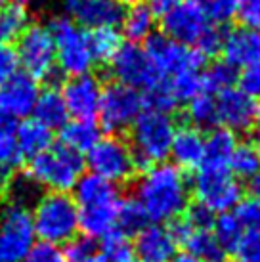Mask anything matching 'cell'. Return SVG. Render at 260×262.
I'll use <instances>...</instances> for the list:
<instances>
[{
	"label": "cell",
	"mask_w": 260,
	"mask_h": 262,
	"mask_svg": "<svg viewBox=\"0 0 260 262\" xmlns=\"http://www.w3.org/2000/svg\"><path fill=\"white\" fill-rule=\"evenodd\" d=\"M189 4H193V6L201 8V10H205V6L209 4V0H188Z\"/></svg>",
	"instance_id": "54"
},
{
	"label": "cell",
	"mask_w": 260,
	"mask_h": 262,
	"mask_svg": "<svg viewBox=\"0 0 260 262\" xmlns=\"http://www.w3.org/2000/svg\"><path fill=\"white\" fill-rule=\"evenodd\" d=\"M75 203L79 209H88V207H101V205H117L121 201V193L115 184L103 180L100 176L82 174L79 182L75 184Z\"/></svg>",
	"instance_id": "21"
},
{
	"label": "cell",
	"mask_w": 260,
	"mask_h": 262,
	"mask_svg": "<svg viewBox=\"0 0 260 262\" xmlns=\"http://www.w3.org/2000/svg\"><path fill=\"white\" fill-rule=\"evenodd\" d=\"M56 46V66L67 77L90 73L96 66L90 42H88V31L79 27L71 21L67 15L54 17L48 25Z\"/></svg>",
	"instance_id": "5"
},
{
	"label": "cell",
	"mask_w": 260,
	"mask_h": 262,
	"mask_svg": "<svg viewBox=\"0 0 260 262\" xmlns=\"http://www.w3.org/2000/svg\"><path fill=\"white\" fill-rule=\"evenodd\" d=\"M180 245L186 247V253L197 256L203 262H224L226 251L220 247V243L210 230L189 228V232L186 233V237L182 239Z\"/></svg>",
	"instance_id": "27"
},
{
	"label": "cell",
	"mask_w": 260,
	"mask_h": 262,
	"mask_svg": "<svg viewBox=\"0 0 260 262\" xmlns=\"http://www.w3.org/2000/svg\"><path fill=\"white\" fill-rule=\"evenodd\" d=\"M218 124L233 134L249 132L258 119V103L241 88H228L216 96Z\"/></svg>",
	"instance_id": "15"
},
{
	"label": "cell",
	"mask_w": 260,
	"mask_h": 262,
	"mask_svg": "<svg viewBox=\"0 0 260 262\" xmlns=\"http://www.w3.org/2000/svg\"><path fill=\"white\" fill-rule=\"evenodd\" d=\"M4 2H6V4H15V6H27V4H31V2H33V0H4Z\"/></svg>",
	"instance_id": "53"
},
{
	"label": "cell",
	"mask_w": 260,
	"mask_h": 262,
	"mask_svg": "<svg viewBox=\"0 0 260 262\" xmlns=\"http://www.w3.org/2000/svg\"><path fill=\"white\" fill-rule=\"evenodd\" d=\"M203 153H205L203 130L195 128L191 124L176 128L172 146H170V157L174 159L176 167L182 168V170H195L201 165Z\"/></svg>",
	"instance_id": "20"
},
{
	"label": "cell",
	"mask_w": 260,
	"mask_h": 262,
	"mask_svg": "<svg viewBox=\"0 0 260 262\" xmlns=\"http://www.w3.org/2000/svg\"><path fill=\"white\" fill-rule=\"evenodd\" d=\"M59 138L69 149L77 153H86L96 146V142L101 138V128L94 119H73L59 128Z\"/></svg>",
	"instance_id": "23"
},
{
	"label": "cell",
	"mask_w": 260,
	"mask_h": 262,
	"mask_svg": "<svg viewBox=\"0 0 260 262\" xmlns=\"http://www.w3.org/2000/svg\"><path fill=\"white\" fill-rule=\"evenodd\" d=\"M186 115L191 126L205 130V128H214L218 124L216 117V98L212 94L201 92L195 98H191L186 107Z\"/></svg>",
	"instance_id": "28"
},
{
	"label": "cell",
	"mask_w": 260,
	"mask_h": 262,
	"mask_svg": "<svg viewBox=\"0 0 260 262\" xmlns=\"http://www.w3.org/2000/svg\"><path fill=\"white\" fill-rule=\"evenodd\" d=\"M237 146L235 134L230 132L224 126L210 128L209 136H205V153H203V165H218L228 167L231 153Z\"/></svg>",
	"instance_id": "25"
},
{
	"label": "cell",
	"mask_w": 260,
	"mask_h": 262,
	"mask_svg": "<svg viewBox=\"0 0 260 262\" xmlns=\"http://www.w3.org/2000/svg\"><path fill=\"white\" fill-rule=\"evenodd\" d=\"M212 27L214 23H210L205 10L189 4L188 0H182L170 14L163 17V35L193 48L199 46L203 37Z\"/></svg>",
	"instance_id": "13"
},
{
	"label": "cell",
	"mask_w": 260,
	"mask_h": 262,
	"mask_svg": "<svg viewBox=\"0 0 260 262\" xmlns=\"http://www.w3.org/2000/svg\"><path fill=\"white\" fill-rule=\"evenodd\" d=\"M90 262H136L134 249L121 232L109 233L101 239V247L96 251Z\"/></svg>",
	"instance_id": "32"
},
{
	"label": "cell",
	"mask_w": 260,
	"mask_h": 262,
	"mask_svg": "<svg viewBox=\"0 0 260 262\" xmlns=\"http://www.w3.org/2000/svg\"><path fill=\"white\" fill-rule=\"evenodd\" d=\"M191 188L186 170L174 163H159L144 168L136 182V199L149 222L165 224L180 219L189 207Z\"/></svg>",
	"instance_id": "1"
},
{
	"label": "cell",
	"mask_w": 260,
	"mask_h": 262,
	"mask_svg": "<svg viewBox=\"0 0 260 262\" xmlns=\"http://www.w3.org/2000/svg\"><path fill=\"white\" fill-rule=\"evenodd\" d=\"M29 27V14L23 6L2 4L0 6V42L10 44Z\"/></svg>",
	"instance_id": "29"
},
{
	"label": "cell",
	"mask_w": 260,
	"mask_h": 262,
	"mask_svg": "<svg viewBox=\"0 0 260 262\" xmlns=\"http://www.w3.org/2000/svg\"><path fill=\"white\" fill-rule=\"evenodd\" d=\"M17 67H19V59H17L15 48L10 44L0 42V84L14 73H17Z\"/></svg>",
	"instance_id": "48"
},
{
	"label": "cell",
	"mask_w": 260,
	"mask_h": 262,
	"mask_svg": "<svg viewBox=\"0 0 260 262\" xmlns=\"http://www.w3.org/2000/svg\"><path fill=\"white\" fill-rule=\"evenodd\" d=\"M258 115H260V103H258Z\"/></svg>",
	"instance_id": "57"
},
{
	"label": "cell",
	"mask_w": 260,
	"mask_h": 262,
	"mask_svg": "<svg viewBox=\"0 0 260 262\" xmlns=\"http://www.w3.org/2000/svg\"><path fill=\"white\" fill-rule=\"evenodd\" d=\"M205 14L218 27H222L226 23H230L233 17H237V4L235 0H209V4L205 6Z\"/></svg>",
	"instance_id": "44"
},
{
	"label": "cell",
	"mask_w": 260,
	"mask_h": 262,
	"mask_svg": "<svg viewBox=\"0 0 260 262\" xmlns=\"http://www.w3.org/2000/svg\"><path fill=\"white\" fill-rule=\"evenodd\" d=\"M212 235L216 237V241L220 243V247L224 249L226 253H231L235 243L239 241V237L243 235V226L239 224V220L235 219L233 212H220L214 219V224H212Z\"/></svg>",
	"instance_id": "37"
},
{
	"label": "cell",
	"mask_w": 260,
	"mask_h": 262,
	"mask_svg": "<svg viewBox=\"0 0 260 262\" xmlns=\"http://www.w3.org/2000/svg\"><path fill=\"white\" fill-rule=\"evenodd\" d=\"M182 216L193 230H212V224H214V219H216V214L210 211L209 207H205L201 203L189 205Z\"/></svg>",
	"instance_id": "45"
},
{
	"label": "cell",
	"mask_w": 260,
	"mask_h": 262,
	"mask_svg": "<svg viewBox=\"0 0 260 262\" xmlns=\"http://www.w3.org/2000/svg\"><path fill=\"white\" fill-rule=\"evenodd\" d=\"M247 188H249V197L260 199V172L247 180Z\"/></svg>",
	"instance_id": "50"
},
{
	"label": "cell",
	"mask_w": 260,
	"mask_h": 262,
	"mask_svg": "<svg viewBox=\"0 0 260 262\" xmlns=\"http://www.w3.org/2000/svg\"><path fill=\"white\" fill-rule=\"evenodd\" d=\"M220 52L224 56L226 63H230L235 69H245L253 63H258L260 31H254L245 25L224 31Z\"/></svg>",
	"instance_id": "18"
},
{
	"label": "cell",
	"mask_w": 260,
	"mask_h": 262,
	"mask_svg": "<svg viewBox=\"0 0 260 262\" xmlns=\"http://www.w3.org/2000/svg\"><path fill=\"white\" fill-rule=\"evenodd\" d=\"M176 134L172 115L144 110L130 126V149L138 168L165 163L170 157V146Z\"/></svg>",
	"instance_id": "2"
},
{
	"label": "cell",
	"mask_w": 260,
	"mask_h": 262,
	"mask_svg": "<svg viewBox=\"0 0 260 262\" xmlns=\"http://www.w3.org/2000/svg\"><path fill=\"white\" fill-rule=\"evenodd\" d=\"M15 142L23 159H33L52 146V130L36 119H25L15 126Z\"/></svg>",
	"instance_id": "24"
},
{
	"label": "cell",
	"mask_w": 260,
	"mask_h": 262,
	"mask_svg": "<svg viewBox=\"0 0 260 262\" xmlns=\"http://www.w3.org/2000/svg\"><path fill=\"white\" fill-rule=\"evenodd\" d=\"M237 262H260V232H243L231 251Z\"/></svg>",
	"instance_id": "41"
},
{
	"label": "cell",
	"mask_w": 260,
	"mask_h": 262,
	"mask_svg": "<svg viewBox=\"0 0 260 262\" xmlns=\"http://www.w3.org/2000/svg\"><path fill=\"white\" fill-rule=\"evenodd\" d=\"M121 2L124 4V2H136V0H121Z\"/></svg>",
	"instance_id": "56"
},
{
	"label": "cell",
	"mask_w": 260,
	"mask_h": 262,
	"mask_svg": "<svg viewBox=\"0 0 260 262\" xmlns=\"http://www.w3.org/2000/svg\"><path fill=\"white\" fill-rule=\"evenodd\" d=\"M21 262H65V256L59 245L38 239L31 245Z\"/></svg>",
	"instance_id": "43"
},
{
	"label": "cell",
	"mask_w": 260,
	"mask_h": 262,
	"mask_svg": "<svg viewBox=\"0 0 260 262\" xmlns=\"http://www.w3.org/2000/svg\"><path fill=\"white\" fill-rule=\"evenodd\" d=\"M237 69L231 67L230 63L222 61H214L210 63L205 71H201V82H203V92L207 94H220L228 88H231L237 82Z\"/></svg>",
	"instance_id": "30"
},
{
	"label": "cell",
	"mask_w": 260,
	"mask_h": 262,
	"mask_svg": "<svg viewBox=\"0 0 260 262\" xmlns=\"http://www.w3.org/2000/svg\"><path fill=\"white\" fill-rule=\"evenodd\" d=\"M254 147H256V151H258L260 155V124H258V128H256V132H254Z\"/></svg>",
	"instance_id": "55"
},
{
	"label": "cell",
	"mask_w": 260,
	"mask_h": 262,
	"mask_svg": "<svg viewBox=\"0 0 260 262\" xmlns=\"http://www.w3.org/2000/svg\"><path fill=\"white\" fill-rule=\"evenodd\" d=\"M65 245L67 247L63 251V256L67 262H90L92 256L96 255V251H98L96 241L86 237V235L84 237H73Z\"/></svg>",
	"instance_id": "42"
},
{
	"label": "cell",
	"mask_w": 260,
	"mask_h": 262,
	"mask_svg": "<svg viewBox=\"0 0 260 262\" xmlns=\"http://www.w3.org/2000/svg\"><path fill=\"white\" fill-rule=\"evenodd\" d=\"M155 19L157 17L145 4H134L124 12V17L121 21L124 37L128 38V42H145L155 33Z\"/></svg>",
	"instance_id": "26"
},
{
	"label": "cell",
	"mask_w": 260,
	"mask_h": 262,
	"mask_svg": "<svg viewBox=\"0 0 260 262\" xmlns=\"http://www.w3.org/2000/svg\"><path fill=\"white\" fill-rule=\"evenodd\" d=\"M168 86L172 90L174 98L180 102H189L191 98L203 92L201 71H184V73L168 77Z\"/></svg>",
	"instance_id": "38"
},
{
	"label": "cell",
	"mask_w": 260,
	"mask_h": 262,
	"mask_svg": "<svg viewBox=\"0 0 260 262\" xmlns=\"http://www.w3.org/2000/svg\"><path fill=\"white\" fill-rule=\"evenodd\" d=\"M237 82L245 94L260 98V61L241 69V75H237Z\"/></svg>",
	"instance_id": "47"
},
{
	"label": "cell",
	"mask_w": 260,
	"mask_h": 262,
	"mask_svg": "<svg viewBox=\"0 0 260 262\" xmlns=\"http://www.w3.org/2000/svg\"><path fill=\"white\" fill-rule=\"evenodd\" d=\"M84 167L90 168L92 174L115 186L130 182L138 170L130 144L124 142L119 134H109L98 140L96 146L86 151Z\"/></svg>",
	"instance_id": "7"
},
{
	"label": "cell",
	"mask_w": 260,
	"mask_h": 262,
	"mask_svg": "<svg viewBox=\"0 0 260 262\" xmlns=\"http://www.w3.org/2000/svg\"><path fill=\"white\" fill-rule=\"evenodd\" d=\"M82 172H84V157L63 144L58 146L52 144L46 151L33 157L27 168V174L40 188L61 193H67L69 189L75 188Z\"/></svg>",
	"instance_id": "4"
},
{
	"label": "cell",
	"mask_w": 260,
	"mask_h": 262,
	"mask_svg": "<svg viewBox=\"0 0 260 262\" xmlns=\"http://www.w3.org/2000/svg\"><path fill=\"white\" fill-rule=\"evenodd\" d=\"M65 14L86 31L117 29L126 8L121 0H65Z\"/></svg>",
	"instance_id": "14"
},
{
	"label": "cell",
	"mask_w": 260,
	"mask_h": 262,
	"mask_svg": "<svg viewBox=\"0 0 260 262\" xmlns=\"http://www.w3.org/2000/svg\"><path fill=\"white\" fill-rule=\"evenodd\" d=\"M228 168L235 178H243L249 180L254 174L260 172V155L253 144H237L233 153H231L230 161H228Z\"/></svg>",
	"instance_id": "35"
},
{
	"label": "cell",
	"mask_w": 260,
	"mask_h": 262,
	"mask_svg": "<svg viewBox=\"0 0 260 262\" xmlns=\"http://www.w3.org/2000/svg\"><path fill=\"white\" fill-rule=\"evenodd\" d=\"M38 82L25 71H17L0 84V111L12 119H27L35 110Z\"/></svg>",
	"instance_id": "16"
},
{
	"label": "cell",
	"mask_w": 260,
	"mask_h": 262,
	"mask_svg": "<svg viewBox=\"0 0 260 262\" xmlns=\"http://www.w3.org/2000/svg\"><path fill=\"white\" fill-rule=\"evenodd\" d=\"M101 82L92 73L69 77L61 88L67 111L73 119H94L101 100Z\"/></svg>",
	"instance_id": "17"
},
{
	"label": "cell",
	"mask_w": 260,
	"mask_h": 262,
	"mask_svg": "<svg viewBox=\"0 0 260 262\" xmlns=\"http://www.w3.org/2000/svg\"><path fill=\"white\" fill-rule=\"evenodd\" d=\"M144 50L166 79L184 71H203L207 56L193 46H186L163 33H153L144 42Z\"/></svg>",
	"instance_id": "11"
},
{
	"label": "cell",
	"mask_w": 260,
	"mask_h": 262,
	"mask_svg": "<svg viewBox=\"0 0 260 262\" xmlns=\"http://www.w3.org/2000/svg\"><path fill=\"white\" fill-rule=\"evenodd\" d=\"M10 176H12V170L0 163V197H4L6 186H8V182H10Z\"/></svg>",
	"instance_id": "51"
},
{
	"label": "cell",
	"mask_w": 260,
	"mask_h": 262,
	"mask_svg": "<svg viewBox=\"0 0 260 262\" xmlns=\"http://www.w3.org/2000/svg\"><path fill=\"white\" fill-rule=\"evenodd\" d=\"M178 243L170 230L163 224H147L136 233L134 239V255L142 262H170L176 255Z\"/></svg>",
	"instance_id": "19"
},
{
	"label": "cell",
	"mask_w": 260,
	"mask_h": 262,
	"mask_svg": "<svg viewBox=\"0 0 260 262\" xmlns=\"http://www.w3.org/2000/svg\"><path fill=\"white\" fill-rule=\"evenodd\" d=\"M31 219L35 235L54 245H65L80 232L79 207L71 195L61 191H48L38 197Z\"/></svg>",
	"instance_id": "3"
},
{
	"label": "cell",
	"mask_w": 260,
	"mask_h": 262,
	"mask_svg": "<svg viewBox=\"0 0 260 262\" xmlns=\"http://www.w3.org/2000/svg\"><path fill=\"white\" fill-rule=\"evenodd\" d=\"M35 237L31 209L15 203L0 209V262H21Z\"/></svg>",
	"instance_id": "10"
},
{
	"label": "cell",
	"mask_w": 260,
	"mask_h": 262,
	"mask_svg": "<svg viewBox=\"0 0 260 262\" xmlns=\"http://www.w3.org/2000/svg\"><path fill=\"white\" fill-rule=\"evenodd\" d=\"M88 42L96 63H109L121 46V35L117 29H94L88 31Z\"/></svg>",
	"instance_id": "36"
},
{
	"label": "cell",
	"mask_w": 260,
	"mask_h": 262,
	"mask_svg": "<svg viewBox=\"0 0 260 262\" xmlns=\"http://www.w3.org/2000/svg\"><path fill=\"white\" fill-rule=\"evenodd\" d=\"M144 103H145V110L172 115V111L176 110V105H178V100L174 98L172 90L168 86V80H165L163 84L151 88L149 92H145Z\"/></svg>",
	"instance_id": "39"
},
{
	"label": "cell",
	"mask_w": 260,
	"mask_h": 262,
	"mask_svg": "<svg viewBox=\"0 0 260 262\" xmlns=\"http://www.w3.org/2000/svg\"><path fill=\"white\" fill-rule=\"evenodd\" d=\"M19 66L25 73L38 79H52L56 71V46L46 25H29L17 38L15 48Z\"/></svg>",
	"instance_id": "12"
},
{
	"label": "cell",
	"mask_w": 260,
	"mask_h": 262,
	"mask_svg": "<svg viewBox=\"0 0 260 262\" xmlns=\"http://www.w3.org/2000/svg\"><path fill=\"white\" fill-rule=\"evenodd\" d=\"M231 212L235 214L239 224L243 226V230L260 232V199H254V197L241 199Z\"/></svg>",
	"instance_id": "40"
},
{
	"label": "cell",
	"mask_w": 260,
	"mask_h": 262,
	"mask_svg": "<svg viewBox=\"0 0 260 262\" xmlns=\"http://www.w3.org/2000/svg\"><path fill=\"white\" fill-rule=\"evenodd\" d=\"M144 110V94L140 90L124 86L121 82H111L101 88V100L98 107L100 128L107 130L109 134L130 130V126Z\"/></svg>",
	"instance_id": "8"
},
{
	"label": "cell",
	"mask_w": 260,
	"mask_h": 262,
	"mask_svg": "<svg viewBox=\"0 0 260 262\" xmlns=\"http://www.w3.org/2000/svg\"><path fill=\"white\" fill-rule=\"evenodd\" d=\"M111 75L115 77V82H121L124 86L136 88L149 92L151 88L159 86L166 80V77L155 67L151 58L147 56L144 46L136 42L121 44L113 59L109 61Z\"/></svg>",
	"instance_id": "9"
},
{
	"label": "cell",
	"mask_w": 260,
	"mask_h": 262,
	"mask_svg": "<svg viewBox=\"0 0 260 262\" xmlns=\"http://www.w3.org/2000/svg\"><path fill=\"white\" fill-rule=\"evenodd\" d=\"M15 119L0 111V163L10 170L21 165V153L15 142Z\"/></svg>",
	"instance_id": "34"
},
{
	"label": "cell",
	"mask_w": 260,
	"mask_h": 262,
	"mask_svg": "<svg viewBox=\"0 0 260 262\" xmlns=\"http://www.w3.org/2000/svg\"><path fill=\"white\" fill-rule=\"evenodd\" d=\"M33 113H35L36 121L42 123L44 126H48L50 130L61 128L69 121V111H67L63 96H61V90L54 84L38 92Z\"/></svg>",
	"instance_id": "22"
},
{
	"label": "cell",
	"mask_w": 260,
	"mask_h": 262,
	"mask_svg": "<svg viewBox=\"0 0 260 262\" xmlns=\"http://www.w3.org/2000/svg\"><path fill=\"white\" fill-rule=\"evenodd\" d=\"M237 17L245 27L260 31V0H235Z\"/></svg>",
	"instance_id": "46"
},
{
	"label": "cell",
	"mask_w": 260,
	"mask_h": 262,
	"mask_svg": "<svg viewBox=\"0 0 260 262\" xmlns=\"http://www.w3.org/2000/svg\"><path fill=\"white\" fill-rule=\"evenodd\" d=\"M180 2L182 0H147L145 6L151 10V14L155 15V17H165V15L170 14Z\"/></svg>",
	"instance_id": "49"
},
{
	"label": "cell",
	"mask_w": 260,
	"mask_h": 262,
	"mask_svg": "<svg viewBox=\"0 0 260 262\" xmlns=\"http://www.w3.org/2000/svg\"><path fill=\"white\" fill-rule=\"evenodd\" d=\"M147 224H149V219L145 214L144 207L134 197L121 199L117 209V232H121L123 235H136Z\"/></svg>",
	"instance_id": "31"
},
{
	"label": "cell",
	"mask_w": 260,
	"mask_h": 262,
	"mask_svg": "<svg viewBox=\"0 0 260 262\" xmlns=\"http://www.w3.org/2000/svg\"><path fill=\"white\" fill-rule=\"evenodd\" d=\"M174 262H203V260H199L197 256L189 255V253H182V255L176 256V260Z\"/></svg>",
	"instance_id": "52"
},
{
	"label": "cell",
	"mask_w": 260,
	"mask_h": 262,
	"mask_svg": "<svg viewBox=\"0 0 260 262\" xmlns=\"http://www.w3.org/2000/svg\"><path fill=\"white\" fill-rule=\"evenodd\" d=\"M197 203L209 207L214 214L230 212L243 199V188L228 167L199 165L195 168L193 182L189 184Z\"/></svg>",
	"instance_id": "6"
},
{
	"label": "cell",
	"mask_w": 260,
	"mask_h": 262,
	"mask_svg": "<svg viewBox=\"0 0 260 262\" xmlns=\"http://www.w3.org/2000/svg\"><path fill=\"white\" fill-rule=\"evenodd\" d=\"M40 193V186L31 178L27 172H17L15 176H10V182L6 186L4 197L8 199V203H15L27 207L35 205L38 201Z\"/></svg>",
	"instance_id": "33"
}]
</instances>
